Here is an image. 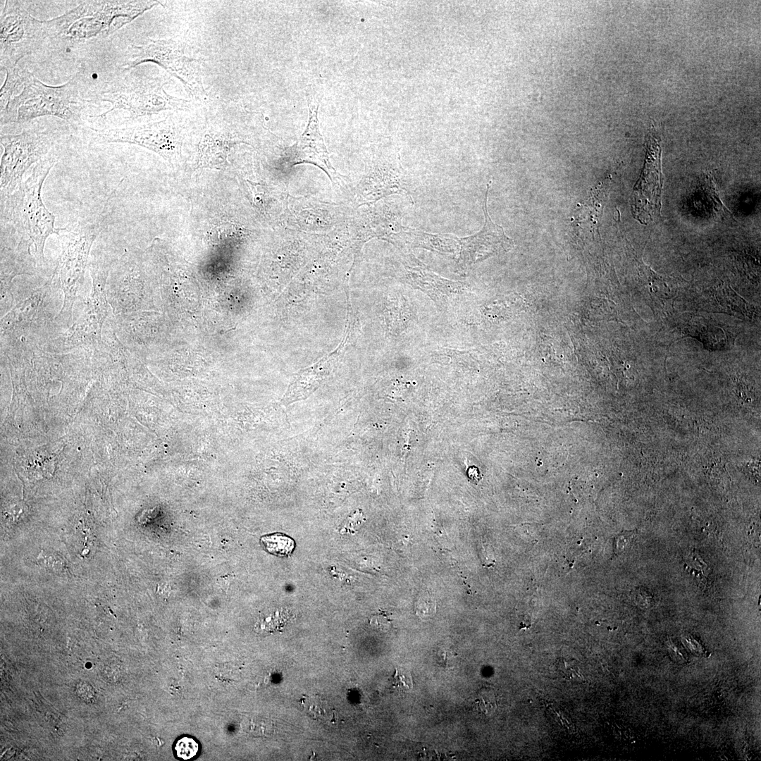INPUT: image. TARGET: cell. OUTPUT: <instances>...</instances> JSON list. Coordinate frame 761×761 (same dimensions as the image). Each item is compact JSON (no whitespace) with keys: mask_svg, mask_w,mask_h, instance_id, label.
<instances>
[{"mask_svg":"<svg viewBox=\"0 0 761 761\" xmlns=\"http://www.w3.org/2000/svg\"><path fill=\"white\" fill-rule=\"evenodd\" d=\"M157 5V1H82L45 20V47L64 50L106 38Z\"/></svg>","mask_w":761,"mask_h":761,"instance_id":"6da1fadb","label":"cell"},{"mask_svg":"<svg viewBox=\"0 0 761 761\" xmlns=\"http://www.w3.org/2000/svg\"><path fill=\"white\" fill-rule=\"evenodd\" d=\"M110 201L111 197L97 212L58 228L61 253L52 275L63 293L62 306L56 316L62 331L73 324V307L80 297L92 247L110 221Z\"/></svg>","mask_w":761,"mask_h":761,"instance_id":"7a4b0ae2","label":"cell"},{"mask_svg":"<svg viewBox=\"0 0 761 761\" xmlns=\"http://www.w3.org/2000/svg\"><path fill=\"white\" fill-rule=\"evenodd\" d=\"M88 104L80 70L67 82L51 86L26 69L22 90L0 111L1 127L54 116L66 121L73 130H82L86 126L83 115Z\"/></svg>","mask_w":761,"mask_h":761,"instance_id":"3957f363","label":"cell"},{"mask_svg":"<svg viewBox=\"0 0 761 761\" xmlns=\"http://www.w3.org/2000/svg\"><path fill=\"white\" fill-rule=\"evenodd\" d=\"M62 152L54 153L39 162L21 186L8 198L1 200V223L13 225L18 237L27 240L34 247L38 270L45 265L44 246L47 239L58 234L54 227L55 216L44 205L42 197L43 184L51 169L59 160Z\"/></svg>","mask_w":761,"mask_h":761,"instance_id":"277c9868","label":"cell"},{"mask_svg":"<svg viewBox=\"0 0 761 761\" xmlns=\"http://www.w3.org/2000/svg\"><path fill=\"white\" fill-rule=\"evenodd\" d=\"M58 289L51 275L41 285L15 298L13 308L1 318V347L20 344L42 347L63 333L56 322Z\"/></svg>","mask_w":761,"mask_h":761,"instance_id":"5b68a950","label":"cell"},{"mask_svg":"<svg viewBox=\"0 0 761 761\" xmlns=\"http://www.w3.org/2000/svg\"><path fill=\"white\" fill-rule=\"evenodd\" d=\"M167 82L160 78H150L127 75L101 82L91 89L86 97L89 103L109 102L112 108L99 116L104 118L113 111H128L132 119L149 116L163 111H188L191 103L168 94L164 89Z\"/></svg>","mask_w":761,"mask_h":761,"instance_id":"8992f818","label":"cell"},{"mask_svg":"<svg viewBox=\"0 0 761 761\" xmlns=\"http://www.w3.org/2000/svg\"><path fill=\"white\" fill-rule=\"evenodd\" d=\"M65 125L24 129L17 134L1 133L4 148L0 163L1 200L10 197L23 183V177L31 167L50 155L62 152L69 137Z\"/></svg>","mask_w":761,"mask_h":761,"instance_id":"52a82bcc","label":"cell"},{"mask_svg":"<svg viewBox=\"0 0 761 761\" xmlns=\"http://www.w3.org/2000/svg\"><path fill=\"white\" fill-rule=\"evenodd\" d=\"M92 287L82 301L80 314L66 330L46 342L47 352H65L78 349L93 350L101 341L102 331L111 308L106 295L109 273L102 268L91 271Z\"/></svg>","mask_w":761,"mask_h":761,"instance_id":"ba28073f","label":"cell"},{"mask_svg":"<svg viewBox=\"0 0 761 761\" xmlns=\"http://www.w3.org/2000/svg\"><path fill=\"white\" fill-rule=\"evenodd\" d=\"M82 130L89 143L136 144L158 154L171 163L177 161L181 155L182 129L170 116L158 122L124 128L85 126Z\"/></svg>","mask_w":761,"mask_h":761,"instance_id":"9c48e42d","label":"cell"},{"mask_svg":"<svg viewBox=\"0 0 761 761\" xmlns=\"http://www.w3.org/2000/svg\"><path fill=\"white\" fill-rule=\"evenodd\" d=\"M45 44V20L34 18L23 1H6L0 16L1 70L17 67L20 59Z\"/></svg>","mask_w":761,"mask_h":761,"instance_id":"30bf717a","label":"cell"},{"mask_svg":"<svg viewBox=\"0 0 761 761\" xmlns=\"http://www.w3.org/2000/svg\"><path fill=\"white\" fill-rule=\"evenodd\" d=\"M146 62L155 63L177 78L192 97L201 99L205 95L198 72L199 60L186 54L183 43L172 39H150L142 45L131 44L122 67L128 70Z\"/></svg>","mask_w":761,"mask_h":761,"instance_id":"8fae6325","label":"cell"},{"mask_svg":"<svg viewBox=\"0 0 761 761\" xmlns=\"http://www.w3.org/2000/svg\"><path fill=\"white\" fill-rule=\"evenodd\" d=\"M490 183L491 181L487 184L483 203L485 217L483 227L474 235L459 238V256L457 265L462 270L489 256L508 252L514 246L512 240L505 235L501 226L492 221L488 214L487 198Z\"/></svg>","mask_w":761,"mask_h":761,"instance_id":"7c38bea8","label":"cell"},{"mask_svg":"<svg viewBox=\"0 0 761 761\" xmlns=\"http://www.w3.org/2000/svg\"><path fill=\"white\" fill-rule=\"evenodd\" d=\"M309 118L304 132L291 147L289 155L292 163H310L321 168L330 178L335 171L329 161L328 153L318 128V109L321 95L320 90L311 89L307 93Z\"/></svg>","mask_w":761,"mask_h":761,"instance_id":"4fadbf2b","label":"cell"},{"mask_svg":"<svg viewBox=\"0 0 761 761\" xmlns=\"http://www.w3.org/2000/svg\"><path fill=\"white\" fill-rule=\"evenodd\" d=\"M30 243L20 238L15 246L1 242V316H4L15 304L13 280L21 275L35 276L37 266L32 254Z\"/></svg>","mask_w":761,"mask_h":761,"instance_id":"5bb4252c","label":"cell"},{"mask_svg":"<svg viewBox=\"0 0 761 761\" xmlns=\"http://www.w3.org/2000/svg\"><path fill=\"white\" fill-rule=\"evenodd\" d=\"M237 142L230 135L217 132H206L198 144L197 166L200 168H225L228 166V156L230 148Z\"/></svg>","mask_w":761,"mask_h":761,"instance_id":"9a60e30c","label":"cell"},{"mask_svg":"<svg viewBox=\"0 0 761 761\" xmlns=\"http://www.w3.org/2000/svg\"><path fill=\"white\" fill-rule=\"evenodd\" d=\"M409 263L410 265L408 266L407 275L411 285L422 291L428 292L430 295L434 291H442L444 295H448L445 291L452 292L462 285V283L452 282L435 275L412 254L409 256Z\"/></svg>","mask_w":761,"mask_h":761,"instance_id":"2e32d148","label":"cell"},{"mask_svg":"<svg viewBox=\"0 0 761 761\" xmlns=\"http://www.w3.org/2000/svg\"><path fill=\"white\" fill-rule=\"evenodd\" d=\"M412 247H420L440 253L459 252V238L450 235H433L410 229L406 232Z\"/></svg>","mask_w":761,"mask_h":761,"instance_id":"e0dca14e","label":"cell"},{"mask_svg":"<svg viewBox=\"0 0 761 761\" xmlns=\"http://www.w3.org/2000/svg\"><path fill=\"white\" fill-rule=\"evenodd\" d=\"M25 70L18 66L6 70V75L4 85L0 89V111H3L11 99L22 90Z\"/></svg>","mask_w":761,"mask_h":761,"instance_id":"ac0fdd59","label":"cell"},{"mask_svg":"<svg viewBox=\"0 0 761 761\" xmlns=\"http://www.w3.org/2000/svg\"><path fill=\"white\" fill-rule=\"evenodd\" d=\"M261 544L266 551L279 557L290 555L295 547L294 540L280 533L262 536Z\"/></svg>","mask_w":761,"mask_h":761,"instance_id":"d6986e66","label":"cell"},{"mask_svg":"<svg viewBox=\"0 0 761 761\" xmlns=\"http://www.w3.org/2000/svg\"><path fill=\"white\" fill-rule=\"evenodd\" d=\"M173 750L174 755L179 760H193L199 756L201 745L194 737L182 735L173 743Z\"/></svg>","mask_w":761,"mask_h":761,"instance_id":"ffe728a7","label":"cell"},{"mask_svg":"<svg viewBox=\"0 0 761 761\" xmlns=\"http://www.w3.org/2000/svg\"><path fill=\"white\" fill-rule=\"evenodd\" d=\"M286 620H287V614L286 612H276L263 618L259 623V628L266 631L276 630L282 627Z\"/></svg>","mask_w":761,"mask_h":761,"instance_id":"44dd1931","label":"cell"},{"mask_svg":"<svg viewBox=\"0 0 761 761\" xmlns=\"http://www.w3.org/2000/svg\"><path fill=\"white\" fill-rule=\"evenodd\" d=\"M390 620L384 612H378L373 615L371 624L377 626L379 629L385 630L390 626Z\"/></svg>","mask_w":761,"mask_h":761,"instance_id":"7402d4cb","label":"cell"},{"mask_svg":"<svg viewBox=\"0 0 761 761\" xmlns=\"http://www.w3.org/2000/svg\"><path fill=\"white\" fill-rule=\"evenodd\" d=\"M668 650L670 656L674 661L678 662H684L686 661V653L681 646L679 647L674 643L669 645Z\"/></svg>","mask_w":761,"mask_h":761,"instance_id":"603a6c76","label":"cell"},{"mask_svg":"<svg viewBox=\"0 0 761 761\" xmlns=\"http://www.w3.org/2000/svg\"><path fill=\"white\" fill-rule=\"evenodd\" d=\"M395 685L405 688H412V680L409 674L406 673H398L396 670L395 676Z\"/></svg>","mask_w":761,"mask_h":761,"instance_id":"cb8c5ba5","label":"cell"},{"mask_svg":"<svg viewBox=\"0 0 761 761\" xmlns=\"http://www.w3.org/2000/svg\"><path fill=\"white\" fill-rule=\"evenodd\" d=\"M683 640H685L683 641L684 643L687 645V647L693 654L701 655L704 652V649L702 645L693 638L691 636H686L684 637Z\"/></svg>","mask_w":761,"mask_h":761,"instance_id":"d4e9b609","label":"cell"}]
</instances>
